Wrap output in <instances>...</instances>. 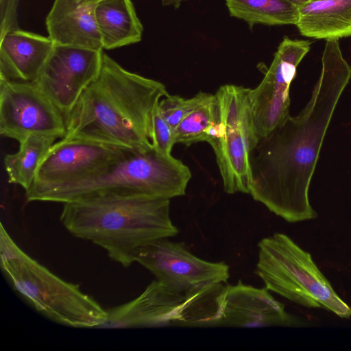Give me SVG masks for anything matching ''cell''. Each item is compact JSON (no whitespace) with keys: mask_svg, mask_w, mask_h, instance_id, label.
<instances>
[{"mask_svg":"<svg viewBox=\"0 0 351 351\" xmlns=\"http://www.w3.org/2000/svg\"><path fill=\"white\" fill-rule=\"evenodd\" d=\"M351 80V66L339 39L326 40L322 70L300 112L261 138L250 156L249 194L289 223L315 219L309 187L339 100Z\"/></svg>","mask_w":351,"mask_h":351,"instance_id":"obj_1","label":"cell"},{"mask_svg":"<svg viewBox=\"0 0 351 351\" xmlns=\"http://www.w3.org/2000/svg\"><path fill=\"white\" fill-rule=\"evenodd\" d=\"M168 94L160 82L126 70L103 51L99 75L65 119L64 137L148 151L154 111Z\"/></svg>","mask_w":351,"mask_h":351,"instance_id":"obj_2","label":"cell"},{"mask_svg":"<svg viewBox=\"0 0 351 351\" xmlns=\"http://www.w3.org/2000/svg\"><path fill=\"white\" fill-rule=\"evenodd\" d=\"M60 221L74 237L104 249L124 267L138 250L178 233L170 217V199L144 194L101 192L63 204Z\"/></svg>","mask_w":351,"mask_h":351,"instance_id":"obj_3","label":"cell"},{"mask_svg":"<svg viewBox=\"0 0 351 351\" xmlns=\"http://www.w3.org/2000/svg\"><path fill=\"white\" fill-rule=\"evenodd\" d=\"M189 168L171 154L154 148L128 150L97 172L82 179L43 190L26 192L27 202L66 203L101 192L144 194L171 199L185 195Z\"/></svg>","mask_w":351,"mask_h":351,"instance_id":"obj_4","label":"cell"},{"mask_svg":"<svg viewBox=\"0 0 351 351\" xmlns=\"http://www.w3.org/2000/svg\"><path fill=\"white\" fill-rule=\"evenodd\" d=\"M1 268L5 278L37 312L60 324L97 328L108 313L78 285L66 282L23 251L1 224Z\"/></svg>","mask_w":351,"mask_h":351,"instance_id":"obj_5","label":"cell"},{"mask_svg":"<svg viewBox=\"0 0 351 351\" xmlns=\"http://www.w3.org/2000/svg\"><path fill=\"white\" fill-rule=\"evenodd\" d=\"M258 249L255 271L269 291L306 308L351 317V307L336 293L311 254L289 236L276 232L261 239Z\"/></svg>","mask_w":351,"mask_h":351,"instance_id":"obj_6","label":"cell"},{"mask_svg":"<svg viewBox=\"0 0 351 351\" xmlns=\"http://www.w3.org/2000/svg\"><path fill=\"white\" fill-rule=\"evenodd\" d=\"M250 88L226 84L216 92V121L208 143L213 149L229 194L249 193L252 181L250 156L259 141L252 113Z\"/></svg>","mask_w":351,"mask_h":351,"instance_id":"obj_7","label":"cell"},{"mask_svg":"<svg viewBox=\"0 0 351 351\" xmlns=\"http://www.w3.org/2000/svg\"><path fill=\"white\" fill-rule=\"evenodd\" d=\"M64 115L36 82L0 80V134L19 143L31 135L62 138Z\"/></svg>","mask_w":351,"mask_h":351,"instance_id":"obj_8","label":"cell"},{"mask_svg":"<svg viewBox=\"0 0 351 351\" xmlns=\"http://www.w3.org/2000/svg\"><path fill=\"white\" fill-rule=\"evenodd\" d=\"M157 280L173 289L194 292L227 282L229 267L210 262L191 253L182 243L163 238L141 247L135 257Z\"/></svg>","mask_w":351,"mask_h":351,"instance_id":"obj_9","label":"cell"},{"mask_svg":"<svg viewBox=\"0 0 351 351\" xmlns=\"http://www.w3.org/2000/svg\"><path fill=\"white\" fill-rule=\"evenodd\" d=\"M305 40L285 38L261 83L250 90L252 113L259 139L290 116L289 88L298 64L310 50Z\"/></svg>","mask_w":351,"mask_h":351,"instance_id":"obj_10","label":"cell"},{"mask_svg":"<svg viewBox=\"0 0 351 351\" xmlns=\"http://www.w3.org/2000/svg\"><path fill=\"white\" fill-rule=\"evenodd\" d=\"M103 51L55 45L36 84L64 115L99 73Z\"/></svg>","mask_w":351,"mask_h":351,"instance_id":"obj_11","label":"cell"},{"mask_svg":"<svg viewBox=\"0 0 351 351\" xmlns=\"http://www.w3.org/2000/svg\"><path fill=\"white\" fill-rule=\"evenodd\" d=\"M128 149L78 138L55 142L43 157L32 192L57 186L88 176L118 158Z\"/></svg>","mask_w":351,"mask_h":351,"instance_id":"obj_12","label":"cell"},{"mask_svg":"<svg viewBox=\"0 0 351 351\" xmlns=\"http://www.w3.org/2000/svg\"><path fill=\"white\" fill-rule=\"evenodd\" d=\"M296 317L288 313L285 306L264 288L245 285H225L221 312L215 326L257 328L293 326Z\"/></svg>","mask_w":351,"mask_h":351,"instance_id":"obj_13","label":"cell"},{"mask_svg":"<svg viewBox=\"0 0 351 351\" xmlns=\"http://www.w3.org/2000/svg\"><path fill=\"white\" fill-rule=\"evenodd\" d=\"M96 5L85 0H54L45 21L48 37L55 45L103 51Z\"/></svg>","mask_w":351,"mask_h":351,"instance_id":"obj_14","label":"cell"},{"mask_svg":"<svg viewBox=\"0 0 351 351\" xmlns=\"http://www.w3.org/2000/svg\"><path fill=\"white\" fill-rule=\"evenodd\" d=\"M54 43L20 29L0 38V80L35 82L50 56Z\"/></svg>","mask_w":351,"mask_h":351,"instance_id":"obj_15","label":"cell"},{"mask_svg":"<svg viewBox=\"0 0 351 351\" xmlns=\"http://www.w3.org/2000/svg\"><path fill=\"white\" fill-rule=\"evenodd\" d=\"M295 25L302 35L315 39L351 36V0H311L298 7Z\"/></svg>","mask_w":351,"mask_h":351,"instance_id":"obj_16","label":"cell"},{"mask_svg":"<svg viewBox=\"0 0 351 351\" xmlns=\"http://www.w3.org/2000/svg\"><path fill=\"white\" fill-rule=\"evenodd\" d=\"M95 19L104 49L138 43L143 25L131 0H104L95 7Z\"/></svg>","mask_w":351,"mask_h":351,"instance_id":"obj_17","label":"cell"},{"mask_svg":"<svg viewBox=\"0 0 351 351\" xmlns=\"http://www.w3.org/2000/svg\"><path fill=\"white\" fill-rule=\"evenodd\" d=\"M56 139L51 136L31 135L19 142V150L4 158L8 182L28 190L34 182L43 157Z\"/></svg>","mask_w":351,"mask_h":351,"instance_id":"obj_18","label":"cell"},{"mask_svg":"<svg viewBox=\"0 0 351 351\" xmlns=\"http://www.w3.org/2000/svg\"><path fill=\"white\" fill-rule=\"evenodd\" d=\"M230 14L252 28L256 24L296 25L298 8L287 0H226Z\"/></svg>","mask_w":351,"mask_h":351,"instance_id":"obj_19","label":"cell"},{"mask_svg":"<svg viewBox=\"0 0 351 351\" xmlns=\"http://www.w3.org/2000/svg\"><path fill=\"white\" fill-rule=\"evenodd\" d=\"M216 121L215 97L193 110L184 117L173 131L175 143L191 145L208 142Z\"/></svg>","mask_w":351,"mask_h":351,"instance_id":"obj_20","label":"cell"},{"mask_svg":"<svg viewBox=\"0 0 351 351\" xmlns=\"http://www.w3.org/2000/svg\"><path fill=\"white\" fill-rule=\"evenodd\" d=\"M213 95L199 92L193 97L186 99L168 94L160 99L158 108L162 118L174 131L184 117L208 101Z\"/></svg>","mask_w":351,"mask_h":351,"instance_id":"obj_21","label":"cell"},{"mask_svg":"<svg viewBox=\"0 0 351 351\" xmlns=\"http://www.w3.org/2000/svg\"><path fill=\"white\" fill-rule=\"evenodd\" d=\"M175 144L173 130L162 118L157 106L153 115L152 147L160 154L170 155Z\"/></svg>","mask_w":351,"mask_h":351,"instance_id":"obj_22","label":"cell"},{"mask_svg":"<svg viewBox=\"0 0 351 351\" xmlns=\"http://www.w3.org/2000/svg\"><path fill=\"white\" fill-rule=\"evenodd\" d=\"M20 0H0V38L19 29L17 10Z\"/></svg>","mask_w":351,"mask_h":351,"instance_id":"obj_23","label":"cell"},{"mask_svg":"<svg viewBox=\"0 0 351 351\" xmlns=\"http://www.w3.org/2000/svg\"><path fill=\"white\" fill-rule=\"evenodd\" d=\"M163 5H172L175 8H178L181 3L187 0H160Z\"/></svg>","mask_w":351,"mask_h":351,"instance_id":"obj_24","label":"cell"},{"mask_svg":"<svg viewBox=\"0 0 351 351\" xmlns=\"http://www.w3.org/2000/svg\"><path fill=\"white\" fill-rule=\"evenodd\" d=\"M287 1L298 8V7L305 4L306 3L308 2L311 0H287Z\"/></svg>","mask_w":351,"mask_h":351,"instance_id":"obj_25","label":"cell"},{"mask_svg":"<svg viewBox=\"0 0 351 351\" xmlns=\"http://www.w3.org/2000/svg\"><path fill=\"white\" fill-rule=\"evenodd\" d=\"M86 1L90 2L95 4H97L98 3L104 1V0H85Z\"/></svg>","mask_w":351,"mask_h":351,"instance_id":"obj_26","label":"cell"}]
</instances>
